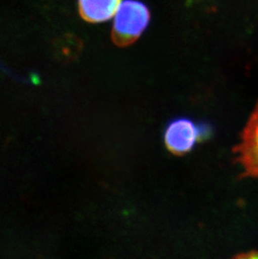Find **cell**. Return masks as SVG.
Returning <instances> with one entry per match:
<instances>
[{
	"label": "cell",
	"instance_id": "6da1fadb",
	"mask_svg": "<svg viewBox=\"0 0 258 259\" xmlns=\"http://www.w3.org/2000/svg\"><path fill=\"white\" fill-rule=\"evenodd\" d=\"M149 21L150 13L146 5L139 0H124L115 15L112 40L119 47L133 44L141 36Z\"/></svg>",
	"mask_w": 258,
	"mask_h": 259
},
{
	"label": "cell",
	"instance_id": "5b68a950",
	"mask_svg": "<svg viewBox=\"0 0 258 259\" xmlns=\"http://www.w3.org/2000/svg\"><path fill=\"white\" fill-rule=\"evenodd\" d=\"M236 258L258 259V251H251V252L241 253L236 256Z\"/></svg>",
	"mask_w": 258,
	"mask_h": 259
},
{
	"label": "cell",
	"instance_id": "3957f363",
	"mask_svg": "<svg viewBox=\"0 0 258 259\" xmlns=\"http://www.w3.org/2000/svg\"><path fill=\"white\" fill-rule=\"evenodd\" d=\"M204 127L200 128L187 117L171 121L164 132V144L168 151L176 155H184L192 150L199 139L203 138Z\"/></svg>",
	"mask_w": 258,
	"mask_h": 259
},
{
	"label": "cell",
	"instance_id": "7a4b0ae2",
	"mask_svg": "<svg viewBox=\"0 0 258 259\" xmlns=\"http://www.w3.org/2000/svg\"><path fill=\"white\" fill-rule=\"evenodd\" d=\"M235 154L244 175L258 179V102L244 127Z\"/></svg>",
	"mask_w": 258,
	"mask_h": 259
},
{
	"label": "cell",
	"instance_id": "277c9868",
	"mask_svg": "<svg viewBox=\"0 0 258 259\" xmlns=\"http://www.w3.org/2000/svg\"><path fill=\"white\" fill-rule=\"evenodd\" d=\"M122 0H78V9L83 20L98 24L112 19Z\"/></svg>",
	"mask_w": 258,
	"mask_h": 259
}]
</instances>
